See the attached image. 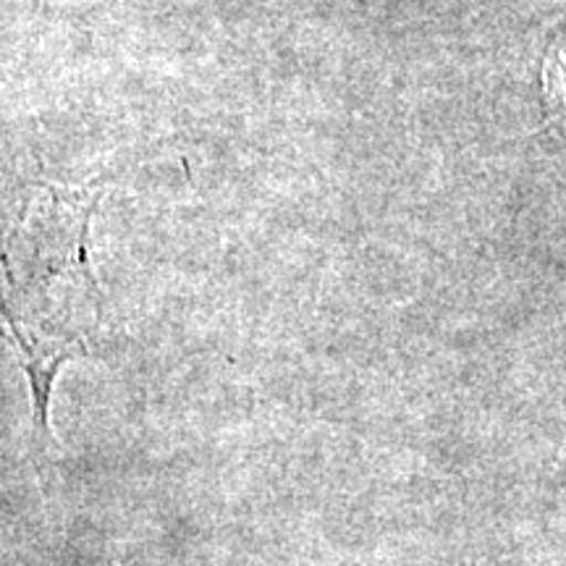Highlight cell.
<instances>
[{
    "label": "cell",
    "instance_id": "7a4b0ae2",
    "mask_svg": "<svg viewBox=\"0 0 566 566\" xmlns=\"http://www.w3.org/2000/svg\"><path fill=\"white\" fill-rule=\"evenodd\" d=\"M541 82L548 124L566 126V21L548 40L546 55H543Z\"/></svg>",
    "mask_w": 566,
    "mask_h": 566
},
{
    "label": "cell",
    "instance_id": "6da1fadb",
    "mask_svg": "<svg viewBox=\"0 0 566 566\" xmlns=\"http://www.w3.org/2000/svg\"><path fill=\"white\" fill-rule=\"evenodd\" d=\"M3 321L11 328L13 342H17L21 357L19 367L27 373V380H30L32 391V409H34V424H38V433L42 441H51V396H53V384L59 378V370L63 365L74 357V349H61V352H45L42 354L38 346L30 344V338L21 334L19 323L13 321L9 307L3 304Z\"/></svg>",
    "mask_w": 566,
    "mask_h": 566
}]
</instances>
